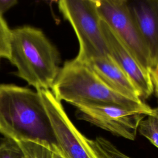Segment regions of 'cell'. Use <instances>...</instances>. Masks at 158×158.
<instances>
[{
	"instance_id": "obj_1",
	"label": "cell",
	"mask_w": 158,
	"mask_h": 158,
	"mask_svg": "<svg viewBox=\"0 0 158 158\" xmlns=\"http://www.w3.org/2000/svg\"><path fill=\"white\" fill-rule=\"evenodd\" d=\"M0 133L15 142L56 140L39 93L12 84H0Z\"/></svg>"
},
{
	"instance_id": "obj_2",
	"label": "cell",
	"mask_w": 158,
	"mask_h": 158,
	"mask_svg": "<svg viewBox=\"0 0 158 158\" xmlns=\"http://www.w3.org/2000/svg\"><path fill=\"white\" fill-rule=\"evenodd\" d=\"M59 101L76 104L110 105L139 110L152 115V108L141 99L126 96L106 85L85 60L75 57L65 62L51 89Z\"/></svg>"
},
{
	"instance_id": "obj_3",
	"label": "cell",
	"mask_w": 158,
	"mask_h": 158,
	"mask_svg": "<svg viewBox=\"0 0 158 158\" xmlns=\"http://www.w3.org/2000/svg\"><path fill=\"white\" fill-rule=\"evenodd\" d=\"M9 61L15 74L40 89H51L60 70L57 48L38 28L23 26L11 30Z\"/></svg>"
},
{
	"instance_id": "obj_4",
	"label": "cell",
	"mask_w": 158,
	"mask_h": 158,
	"mask_svg": "<svg viewBox=\"0 0 158 158\" xmlns=\"http://www.w3.org/2000/svg\"><path fill=\"white\" fill-rule=\"evenodd\" d=\"M59 11L75 31L81 60L109 54L95 0H60Z\"/></svg>"
},
{
	"instance_id": "obj_5",
	"label": "cell",
	"mask_w": 158,
	"mask_h": 158,
	"mask_svg": "<svg viewBox=\"0 0 158 158\" xmlns=\"http://www.w3.org/2000/svg\"><path fill=\"white\" fill-rule=\"evenodd\" d=\"M49 117L56 146L65 158H99L89 139L73 125L51 89L37 91Z\"/></svg>"
},
{
	"instance_id": "obj_6",
	"label": "cell",
	"mask_w": 158,
	"mask_h": 158,
	"mask_svg": "<svg viewBox=\"0 0 158 158\" xmlns=\"http://www.w3.org/2000/svg\"><path fill=\"white\" fill-rule=\"evenodd\" d=\"M78 119L88 122L114 135L134 140L139 123L146 112L110 105L74 104Z\"/></svg>"
},
{
	"instance_id": "obj_7",
	"label": "cell",
	"mask_w": 158,
	"mask_h": 158,
	"mask_svg": "<svg viewBox=\"0 0 158 158\" xmlns=\"http://www.w3.org/2000/svg\"><path fill=\"white\" fill-rule=\"evenodd\" d=\"M95 1L100 17L113 29L139 63L149 71V52L130 15L127 0Z\"/></svg>"
},
{
	"instance_id": "obj_8",
	"label": "cell",
	"mask_w": 158,
	"mask_h": 158,
	"mask_svg": "<svg viewBox=\"0 0 158 158\" xmlns=\"http://www.w3.org/2000/svg\"><path fill=\"white\" fill-rule=\"evenodd\" d=\"M101 28L109 54L135 85L141 99L148 98L154 93L149 71L139 63L113 29L102 19Z\"/></svg>"
},
{
	"instance_id": "obj_9",
	"label": "cell",
	"mask_w": 158,
	"mask_h": 158,
	"mask_svg": "<svg viewBox=\"0 0 158 158\" xmlns=\"http://www.w3.org/2000/svg\"><path fill=\"white\" fill-rule=\"evenodd\" d=\"M127 3L148 51L152 69L158 64V0H127Z\"/></svg>"
},
{
	"instance_id": "obj_10",
	"label": "cell",
	"mask_w": 158,
	"mask_h": 158,
	"mask_svg": "<svg viewBox=\"0 0 158 158\" xmlns=\"http://www.w3.org/2000/svg\"><path fill=\"white\" fill-rule=\"evenodd\" d=\"M85 61L109 87L126 96L141 99L135 85L109 54L92 57Z\"/></svg>"
},
{
	"instance_id": "obj_11",
	"label": "cell",
	"mask_w": 158,
	"mask_h": 158,
	"mask_svg": "<svg viewBox=\"0 0 158 158\" xmlns=\"http://www.w3.org/2000/svg\"><path fill=\"white\" fill-rule=\"evenodd\" d=\"M23 153V158H54V145L42 141L16 142Z\"/></svg>"
},
{
	"instance_id": "obj_12",
	"label": "cell",
	"mask_w": 158,
	"mask_h": 158,
	"mask_svg": "<svg viewBox=\"0 0 158 158\" xmlns=\"http://www.w3.org/2000/svg\"><path fill=\"white\" fill-rule=\"evenodd\" d=\"M89 142L99 158H131L104 138L96 137L94 139H89Z\"/></svg>"
},
{
	"instance_id": "obj_13",
	"label": "cell",
	"mask_w": 158,
	"mask_h": 158,
	"mask_svg": "<svg viewBox=\"0 0 158 158\" xmlns=\"http://www.w3.org/2000/svg\"><path fill=\"white\" fill-rule=\"evenodd\" d=\"M138 131L158 148V120L156 117L146 116L139 122Z\"/></svg>"
},
{
	"instance_id": "obj_14",
	"label": "cell",
	"mask_w": 158,
	"mask_h": 158,
	"mask_svg": "<svg viewBox=\"0 0 158 158\" xmlns=\"http://www.w3.org/2000/svg\"><path fill=\"white\" fill-rule=\"evenodd\" d=\"M11 30L6 20L0 14V59L6 58L9 60L10 57Z\"/></svg>"
},
{
	"instance_id": "obj_15",
	"label": "cell",
	"mask_w": 158,
	"mask_h": 158,
	"mask_svg": "<svg viewBox=\"0 0 158 158\" xmlns=\"http://www.w3.org/2000/svg\"><path fill=\"white\" fill-rule=\"evenodd\" d=\"M0 158H23V153L15 141L6 138L0 142Z\"/></svg>"
},
{
	"instance_id": "obj_16",
	"label": "cell",
	"mask_w": 158,
	"mask_h": 158,
	"mask_svg": "<svg viewBox=\"0 0 158 158\" xmlns=\"http://www.w3.org/2000/svg\"><path fill=\"white\" fill-rule=\"evenodd\" d=\"M151 79L154 87V93L158 98V65L149 70Z\"/></svg>"
},
{
	"instance_id": "obj_17",
	"label": "cell",
	"mask_w": 158,
	"mask_h": 158,
	"mask_svg": "<svg viewBox=\"0 0 158 158\" xmlns=\"http://www.w3.org/2000/svg\"><path fill=\"white\" fill-rule=\"evenodd\" d=\"M17 3L16 0H0V14L2 15L4 12Z\"/></svg>"
},
{
	"instance_id": "obj_18",
	"label": "cell",
	"mask_w": 158,
	"mask_h": 158,
	"mask_svg": "<svg viewBox=\"0 0 158 158\" xmlns=\"http://www.w3.org/2000/svg\"><path fill=\"white\" fill-rule=\"evenodd\" d=\"M54 158H65L56 144L54 145Z\"/></svg>"
},
{
	"instance_id": "obj_19",
	"label": "cell",
	"mask_w": 158,
	"mask_h": 158,
	"mask_svg": "<svg viewBox=\"0 0 158 158\" xmlns=\"http://www.w3.org/2000/svg\"><path fill=\"white\" fill-rule=\"evenodd\" d=\"M152 115L158 118V106L156 108L152 109Z\"/></svg>"
},
{
	"instance_id": "obj_20",
	"label": "cell",
	"mask_w": 158,
	"mask_h": 158,
	"mask_svg": "<svg viewBox=\"0 0 158 158\" xmlns=\"http://www.w3.org/2000/svg\"><path fill=\"white\" fill-rule=\"evenodd\" d=\"M156 118H157V117H156ZM157 118V120H158V118Z\"/></svg>"
},
{
	"instance_id": "obj_21",
	"label": "cell",
	"mask_w": 158,
	"mask_h": 158,
	"mask_svg": "<svg viewBox=\"0 0 158 158\" xmlns=\"http://www.w3.org/2000/svg\"><path fill=\"white\" fill-rule=\"evenodd\" d=\"M157 65H158V64H157Z\"/></svg>"
}]
</instances>
